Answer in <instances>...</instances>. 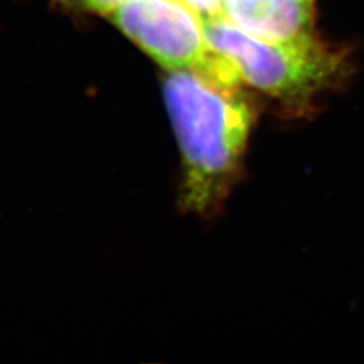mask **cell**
Wrapping results in <instances>:
<instances>
[{
  "mask_svg": "<svg viewBox=\"0 0 364 364\" xmlns=\"http://www.w3.org/2000/svg\"><path fill=\"white\" fill-rule=\"evenodd\" d=\"M164 100L182 155L181 207L211 215L240 172L255 111L240 87L193 72H167Z\"/></svg>",
  "mask_w": 364,
  "mask_h": 364,
  "instance_id": "1",
  "label": "cell"
},
{
  "mask_svg": "<svg viewBox=\"0 0 364 364\" xmlns=\"http://www.w3.org/2000/svg\"><path fill=\"white\" fill-rule=\"evenodd\" d=\"M211 48L232 64L243 84L293 109H302L348 76L349 63L340 50L317 37L270 43L235 28L223 16L203 18Z\"/></svg>",
  "mask_w": 364,
  "mask_h": 364,
  "instance_id": "2",
  "label": "cell"
},
{
  "mask_svg": "<svg viewBox=\"0 0 364 364\" xmlns=\"http://www.w3.org/2000/svg\"><path fill=\"white\" fill-rule=\"evenodd\" d=\"M108 17L167 72L186 70L225 85H243L232 64L211 48L203 17L186 0H124Z\"/></svg>",
  "mask_w": 364,
  "mask_h": 364,
  "instance_id": "3",
  "label": "cell"
},
{
  "mask_svg": "<svg viewBox=\"0 0 364 364\" xmlns=\"http://www.w3.org/2000/svg\"><path fill=\"white\" fill-rule=\"evenodd\" d=\"M316 0H223L222 16L235 28L270 43L316 37Z\"/></svg>",
  "mask_w": 364,
  "mask_h": 364,
  "instance_id": "4",
  "label": "cell"
},
{
  "mask_svg": "<svg viewBox=\"0 0 364 364\" xmlns=\"http://www.w3.org/2000/svg\"><path fill=\"white\" fill-rule=\"evenodd\" d=\"M63 2L82 8L85 11H91V13L109 16L124 0H63Z\"/></svg>",
  "mask_w": 364,
  "mask_h": 364,
  "instance_id": "5",
  "label": "cell"
},
{
  "mask_svg": "<svg viewBox=\"0 0 364 364\" xmlns=\"http://www.w3.org/2000/svg\"><path fill=\"white\" fill-rule=\"evenodd\" d=\"M186 2L195 8L203 18L222 16L223 0H186Z\"/></svg>",
  "mask_w": 364,
  "mask_h": 364,
  "instance_id": "6",
  "label": "cell"
}]
</instances>
